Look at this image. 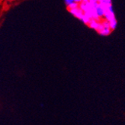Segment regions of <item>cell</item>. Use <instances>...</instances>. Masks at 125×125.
I'll use <instances>...</instances> for the list:
<instances>
[{
	"label": "cell",
	"instance_id": "cell-1",
	"mask_svg": "<svg viewBox=\"0 0 125 125\" xmlns=\"http://www.w3.org/2000/svg\"><path fill=\"white\" fill-rule=\"evenodd\" d=\"M70 11V13L73 15L75 17L78 18L79 20H81L84 15V12H83V10L79 8V6L78 8H73V9H70L69 10Z\"/></svg>",
	"mask_w": 125,
	"mask_h": 125
},
{
	"label": "cell",
	"instance_id": "cell-2",
	"mask_svg": "<svg viewBox=\"0 0 125 125\" xmlns=\"http://www.w3.org/2000/svg\"><path fill=\"white\" fill-rule=\"evenodd\" d=\"M100 35H103V36H108L109 35H110L111 32L112 31V30L109 28V27H104L103 26L101 25L100 26L99 29L97 31Z\"/></svg>",
	"mask_w": 125,
	"mask_h": 125
},
{
	"label": "cell",
	"instance_id": "cell-3",
	"mask_svg": "<svg viewBox=\"0 0 125 125\" xmlns=\"http://www.w3.org/2000/svg\"><path fill=\"white\" fill-rule=\"evenodd\" d=\"M88 26L91 29L97 31L99 29V28H100V21L97 20L96 19H91L89 22L88 23Z\"/></svg>",
	"mask_w": 125,
	"mask_h": 125
},
{
	"label": "cell",
	"instance_id": "cell-4",
	"mask_svg": "<svg viewBox=\"0 0 125 125\" xmlns=\"http://www.w3.org/2000/svg\"><path fill=\"white\" fill-rule=\"evenodd\" d=\"M96 14L97 15V17L99 18H103L104 17V14H105V10L103 8L101 5L98 4L97 6L96 7Z\"/></svg>",
	"mask_w": 125,
	"mask_h": 125
},
{
	"label": "cell",
	"instance_id": "cell-5",
	"mask_svg": "<svg viewBox=\"0 0 125 125\" xmlns=\"http://www.w3.org/2000/svg\"><path fill=\"white\" fill-rule=\"evenodd\" d=\"M109 27L110 29L113 31L115 30L117 27V25H118V22H117V20L116 18L115 19H113L110 21H109Z\"/></svg>",
	"mask_w": 125,
	"mask_h": 125
},
{
	"label": "cell",
	"instance_id": "cell-6",
	"mask_svg": "<svg viewBox=\"0 0 125 125\" xmlns=\"http://www.w3.org/2000/svg\"><path fill=\"white\" fill-rule=\"evenodd\" d=\"M90 20H91V18L88 16V15H86L85 14H84V15H83V18L80 20L83 22H84L85 24H86V25H88V23L89 22V21H90Z\"/></svg>",
	"mask_w": 125,
	"mask_h": 125
},
{
	"label": "cell",
	"instance_id": "cell-7",
	"mask_svg": "<svg viewBox=\"0 0 125 125\" xmlns=\"http://www.w3.org/2000/svg\"><path fill=\"white\" fill-rule=\"evenodd\" d=\"M67 8H68V10H70V9H73V8H78L79 6V3H77V2H73V3H71V4H70V5H67Z\"/></svg>",
	"mask_w": 125,
	"mask_h": 125
},
{
	"label": "cell",
	"instance_id": "cell-8",
	"mask_svg": "<svg viewBox=\"0 0 125 125\" xmlns=\"http://www.w3.org/2000/svg\"><path fill=\"white\" fill-rule=\"evenodd\" d=\"M99 4L106 5H111L112 4V0H99Z\"/></svg>",
	"mask_w": 125,
	"mask_h": 125
},
{
	"label": "cell",
	"instance_id": "cell-9",
	"mask_svg": "<svg viewBox=\"0 0 125 125\" xmlns=\"http://www.w3.org/2000/svg\"><path fill=\"white\" fill-rule=\"evenodd\" d=\"M75 2V0H64V2L66 4V5H70L73 2Z\"/></svg>",
	"mask_w": 125,
	"mask_h": 125
},
{
	"label": "cell",
	"instance_id": "cell-10",
	"mask_svg": "<svg viewBox=\"0 0 125 125\" xmlns=\"http://www.w3.org/2000/svg\"><path fill=\"white\" fill-rule=\"evenodd\" d=\"M97 2H99V0H97Z\"/></svg>",
	"mask_w": 125,
	"mask_h": 125
},
{
	"label": "cell",
	"instance_id": "cell-11",
	"mask_svg": "<svg viewBox=\"0 0 125 125\" xmlns=\"http://www.w3.org/2000/svg\"><path fill=\"white\" fill-rule=\"evenodd\" d=\"M12 1H14V0H12Z\"/></svg>",
	"mask_w": 125,
	"mask_h": 125
}]
</instances>
